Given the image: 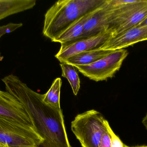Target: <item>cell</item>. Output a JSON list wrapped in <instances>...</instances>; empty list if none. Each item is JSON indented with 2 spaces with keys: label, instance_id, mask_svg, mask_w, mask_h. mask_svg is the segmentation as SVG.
Segmentation results:
<instances>
[{
  "label": "cell",
  "instance_id": "6da1fadb",
  "mask_svg": "<svg viewBox=\"0 0 147 147\" xmlns=\"http://www.w3.org/2000/svg\"><path fill=\"white\" fill-rule=\"evenodd\" d=\"M6 91L22 104L43 142L38 147H72L65 129L61 108L47 104L44 94L34 91L17 76L10 74L1 79Z\"/></svg>",
  "mask_w": 147,
  "mask_h": 147
},
{
  "label": "cell",
  "instance_id": "7a4b0ae2",
  "mask_svg": "<svg viewBox=\"0 0 147 147\" xmlns=\"http://www.w3.org/2000/svg\"><path fill=\"white\" fill-rule=\"evenodd\" d=\"M106 0H60L45 15L43 32L52 41L77 20L95 11Z\"/></svg>",
  "mask_w": 147,
  "mask_h": 147
},
{
  "label": "cell",
  "instance_id": "3957f363",
  "mask_svg": "<svg viewBox=\"0 0 147 147\" xmlns=\"http://www.w3.org/2000/svg\"><path fill=\"white\" fill-rule=\"evenodd\" d=\"M102 115L94 110L76 116L71 123L72 132L82 147H99L107 130Z\"/></svg>",
  "mask_w": 147,
  "mask_h": 147
},
{
  "label": "cell",
  "instance_id": "277c9868",
  "mask_svg": "<svg viewBox=\"0 0 147 147\" xmlns=\"http://www.w3.org/2000/svg\"><path fill=\"white\" fill-rule=\"evenodd\" d=\"M109 29L112 36L135 27L147 17V0H133L131 3L112 6Z\"/></svg>",
  "mask_w": 147,
  "mask_h": 147
},
{
  "label": "cell",
  "instance_id": "5b68a950",
  "mask_svg": "<svg viewBox=\"0 0 147 147\" xmlns=\"http://www.w3.org/2000/svg\"><path fill=\"white\" fill-rule=\"evenodd\" d=\"M43 142L33 128L0 115V142L10 147L38 146Z\"/></svg>",
  "mask_w": 147,
  "mask_h": 147
},
{
  "label": "cell",
  "instance_id": "8992f818",
  "mask_svg": "<svg viewBox=\"0 0 147 147\" xmlns=\"http://www.w3.org/2000/svg\"><path fill=\"white\" fill-rule=\"evenodd\" d=\"M128 54L127 49L112 51L105 57L91 64L74 66L91 80L96 82L104 81L113 77L119 70Z\"/></svg>",
  "mask_w": 147,
  "mask_h": 147
},
{
  "label": "cell",
  "instance_id": "52a82bcc",
  "mask_svg": "<svg viewBox=\"0 0 147 147\" xmlns=\"http://www.w3.org/2000/svg\"><path fill=\"white\" fill-rule=\"evenodd\" d=\"M112 35L111 30L108 29L92 37L63 44L55 55V58L59 62L63 63L69 58L80 53L100 48Z\"/></svg>",
  "mask_w": 147,
  "mask_h": 147
},
{
  "label": "cell",
  "instance_id": "ba28073f",
  "mask_svg": "<svg viewBox=\"0 0 147 147\" xmlns=\"http://www.w3.org/2000/svg\"><path fill=\"white\" fill-rule=\"evenodd\" d=\"M0 115L15 120L35 129L31 118L21 103L9 92L1 89Z\"/></svg>",
  "mask_w": 147,
  "mask_h": 147
},
{
  "label": "cell",
  "instance_id": "9c48e42d",
  "mask_svg": "<svg viewBox=\"0 0 147 147\" xmlns=\"http://www.w3.org/2000/svg\"><path fill=\"white\" fill-rule=\"evenodd\" d=\"M147 40V26L129 28L109 38L100 49L115 50L125 49L136 43Z\"/></svg>",
  "mask_w": 147,
  "mask_h": 147
},
{
  "label": "cell",
  "instance_id": "30bf717a",
  "mask_svg": "<svg viewBox=\"0 0 147 147\" xmlns=\"http://www.w3.org/2000/svg\"><path fill=\"white\" fill-rule=\"evenodd\" d=\"M111 11L108 0H106L104 4L92 13L84 25L83 35L80 39L97 35L109 29Z\"/></svg>",
  "mask_w": 147,
  "mask_h": 147
},
{
  "label": "cell",
  "instance_id": "8fae6325",
  "mask_svg": "<svg viewBox=\"0 0 147 147\" xmlns=\"http://www.w3.org/2000/svg\"><path fill=\"white\" fill-rule=\"evenodd\" d=\"M92 12L87 14L77 20L61 33L52 42H58L61 45H63L71 43L80 39L83 35L84 25L90 18Z\"/></svg>",
  "mask_w": 147,
  "mask_h": 147
},
{
  "label": "cell",
  "instance_id": "7c38bea8",
  "mask_svg": "<svg viewBox=\"0 0 147 147\" xmlns=\"http://www.w3.org/2000/svg\"><path fill=\"white\" fill-rule=\"evenodd\" d=\"M35 0H0V20L9 16L33 8Z\"/></svg>",
  "mask_w": 147,
  "mask_h": 147
},
{
  "label": "cell",
  "instance_id": "4fadbf2b",
  "mask_svg": "<svg viewBox=\"0 0 147 147\" xmlns=\"http://www.w3.org/2000/svg\"><path fill=\"white\" fill-rule=\"evenodd\" d=\"M111 51L98 48L83 52L70 57L64 62L74 66L88 65L105 57Z\"/></svg>",
  "mask_w": 147,
  "mask_h": 147
},
{
  "label": "cell",
  "instance_id": "5bb4252c",
  "mask_svg": "<svg viewBox=\"0 0 147 147\" xmlns=\"http://www.w3.org/2000/svg\"><path fill=\"white\" fill-rule=\"evenodd\" d=\"M62 69V76L68 79L72 88L74 94L77 96L80 89V79L75 66L66 63L60 64Z\"/></svg>",
  "mask_w": 147,
  "mask_h": 147
},
{
  "label": "cell",
  "instance_id": "9a60e30c",
  "mask_svg": "<svg viewBox=\"0 0 147 147\" xmlns=\"http://www.w3.org/2000/svg\"><path fill=\"white\" fill-rule=\"evenodd\" d=\"M62 79L57 78L53 81L49 90L44 94L43 101L47 104L56 108H60V91Z\"/></svg>",
  "mask_w": 147,
  "mask_h": 147
},
{
  "label": "cell",
  "instance_id": "2e32d148",
  "mask_svg": "<svg viewBox=\"0 0 147 147\" xmlns=\"http://www.w3.org/2000/svg\"><path fill=\"white\" fill-rule=\"evenodd\" d=\"M105 125L108 132L109 133L111 140V147H124V144L122 142L120 138L113 132L108 121L105 120L104 122Z\"/></svg>",
  "mask_w": 147,
  "mask_h": 147
},
{
  "label": "cell",
  "instance_id": "e0dca14e",
  "mask_svg": "<svg viewBox=\"0 0 147 147\" xmlns=\"http://www.w3.org/2000/svg\"><path fill=\"white\" fill-rule=\"evenodd\" d=\"M22 26L23 24L22 23L10 22L6 25L1 26H0V38L4 35L12 33Z\"/></svg>",
  "mask_w": 147,
  "mask_h": 147
},
{
  "label": "cell",
  "instance_id": "ac0fdd59",
  "mask_svg": "<svg viewBox=\"0 0 147 147\" xmlns=\"http://www.w3.org/2000/svg\"><path fill=\"white\" fill-rule=\"evenodd\" d=\"M99 147H111V136L107 129L103 135Z\"/></svg>",
  "mask_w": 147,
  "mask_h": 147
},
{
  "label": "cell",
  "instance_id": "d6986e66",
  "mask_svg": "<svg viewBox=\"0 0 147 147\" xmlns=\"http://www.w3.org/2000/svg\"><path fill=\"white\" fill-rule=\"evenodd\" d=\"M145 26H147V17L136 27H140Z\"/></svg>",
  "mask_w": 147,
  "mask_h": 147
},
{
  "label": "cell",
  "instance_id": "ffe728a7",
  "mask_svg": "<svg viewBox=\"0 0 147 147\" xmlns=\"http://www.w3.org/2000/svg\"><path fill=\"white\" fill-rule=\"evenodd\" d=\"M142 123L144 125V127L147 129V114L146 115V116L143 118L142 121Z\"/></svg>",
  "mask_w": 147,
  "mask_h": 147
},
{
  "label": "cell",
  "instance_id": "44dd1931",
  "mask_svg": "<svg viewBox=\"0 0 147 147\" xmlns=\"http://www.w3.org/2000/svg\"><path fill=\"white\" fill-rule=\"evenodd\" d=\"M0 147H9L7 145H5V144H3V143L0 142Z\"/></svg>",
  "mask_w": 147,
  "mask_h": 147
},
{
  "label": "cell",
  "instance_id": "7402d4cb",
  "mask_svg": "<svg viewBox=\"0 0 147 147\" xmlns=\"http://www.w3.org/2000/svg\"><path fill=\"white\" fill-rule=\"evenodd\" d=\"M124 147H147V146H138V147H129L128 146H126V145H124Z\"/></svg>",
  "mask_w": 147,
  "mask_h": 147
},
{
  "label": "cell",
  "instance_id": "603a6c76",
  "mask_svg": "<svg viewBox=\"0 0 147 147\" xmlns=\"http://www.w3.org/2000/svg\"><path fill=\"white\" fill-rule=\"evenodd\" d=\"M38 147L37 146H26V147Z\"/></svg>",
  "mask_w": 147,
  "mask_h": 147
},
{
  "label": "cell",
  "instance_id": "cb8c5ba5",
  "mask_svg": "<svg viewBox=\"0 0 147 147\" xmlns=\"http://www.w3.org/2000/svg\"></svg>",
  "mask_w": 147,
  "mask_h": 147
}]
</instances>
